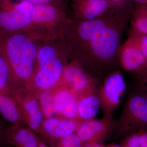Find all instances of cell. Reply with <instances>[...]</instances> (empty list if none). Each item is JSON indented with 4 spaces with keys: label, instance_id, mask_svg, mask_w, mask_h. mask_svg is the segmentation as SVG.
Segmentation results:
<instances>
[{
    "label": "cell",
    "instance_id": "cell-1",
    "mask_svg": "<svg viewBox=\"0 0 147 147\" xmlns=\"http://www.w3.org/2000/svg\"><path fill=\"white\" fill-rule=\"evenodd\" d=\"M38 48L24 32L0 35V48L8 64L13 87L28 88L36 69Z\"/></svg>",
    "mask_w": 147,
    "mask_h": 147
},
{
    "label": "cell",
    "instance_id": "cell-2",
    "mask_svg": "<svg viewBox=\"0 0 147 147\" xmlns=\"http://www.w3.org/2000/svg\"><path fill=\"white\" fill-rule=\"evenodd\" d=\"M66 65L54 43L47 42L40 46L36 69L27 90L37 96L41 92L54 89L60 82Z\"/></svg>",
    "mask_w": 147,
    "mask_h": 147
},
{
    "label": "cell",
    "instance_id": "cell-3",
    "mask_svg": "<svg viewBox=\"0 0 147 147\" xmlns=\"http://www.w3.org/2000/svg\"><path fill=\"white\" fill-rule=\"evenodd\" d=\"M33 6L25 0H0V35L31 28Z\"/></svg>",
    "mask_w": 147,
    "mask_h": 147
},
{
    "label": "cell",
    "instance_id": "cell-4",
    "mask_svg": "<svg viewBox=\"0 0 147 147\" xmlns=\"http://www.w3.org/2000/svg\"><path fill=\"white\" fill-rule=\"evenodd\" d=\"M129 96L117 125L119 134L147 129V94L140 89Z\"/></svg>",
    "mask_w": 147,
    "mask_h": 147
},
{
    "label": "cell",
    "instance_id": "cell-5",
    "mask_svg": "<svg viewBox=\"0 0 147 147\" xmlns=\"http://www.w3.org/2000/svg\"><path fill=\"white\" fill-rule=\"evenodd\" d=\"M126 89L124 78L120 71H114L106 77L97 91L103 116L113 118V113L120 104Z\"/></svg>",
    "mask_w": 147,
    "mask_h": 147
},
{
    "label": "cell",
    "instance_id": "cell-6",
    "mask_svg": "<svg viewBox=\"0 0 147 147\" xmlns=\"http://www.w3.org/2000/svg\"><path fill=\"white\" fill-rule=\"evenodd\" d=\"M11 94L18 102L27 126L39 135L44 118L37 97L30 91L14 87Z\"/></svg>",
    "mask_w": 147,
    "mask_h": 147
},
{
    "label": "cell",
    "instance_id": "cell-7",
    "mask_svg": "<svg viewBox=\"0 0 147 147\" xmlns=\"http://www.w3.org/2000/svg\"><path fill=\"white\" fill-rule=\"evenodd\" d=\"M82 121L77 119L66 118L61 116L45 119L39 136L50 147H55L61 139L76 133Z\"/></svg>",
    "mask_w": 147,
    "mask_h": 147
},
{
    "label": "cell",
    "instance_id": "cell-8",
    "mask_svg": "<svg viewBox=\"0 0 147 147\" xmlns=\"http://www.w3.org/2000/svg\"><path fill=\"white\" fill-rule=\"evenodd\" d=\"M59 86L68 88L75 93L78 98L96 89L94 80L76 62L66 65Z\"/></svg>",
    "mask_w": 147,
    "mask_h": 147
},
{
    "label": "cell",
    "instance_id": "cell-9",
    "mask_svg": "<svg viewBox=\"0 0 147 147\" xmlns=\"http://www.w3.org/2000/svg\"><path fill=\"white\" fill-rule=\"evenodd\" d=\"M119 44V35L118 30L109 25L87 45L96 57L108 60L115 56Z\"/></svg>",
    "mask_w": 147,
    "mask_h": 147
},
{
    "label": "cell",
    "instance_id": "cell-10",
    "mask_svg": "<svg viewBox=\"0 0 147 147\" xmlns=\"http://www.w3.org/2000/svg\"><path fill=\"white\" fill-rule=\"evenodd\" d=\"M120 62L121 66L125 70L138 74L140 76L147 70V59L139 49L132 34L122 46Z\"/></svg>",
    "mask_w": 147,
    "mask_h": 147
},
{
    "label": "cell",
    "instance_id": "cell-11",
    "mask_svg": "<svg viewBox=\"0 0 147 147\" xmlns=\"http://www.w3.org/2000/svg\"><path fill=\"white\" fill-rule=\"evenodd\" d=\"M113 118L104 117L100 119L82 121L79 124L76 134L84 144L87 142H102L113 131L115 125Z\"/></svg>",
    "mask_w": 147,
    "mask_h": 147
},
{
    "label": "cell",
    "instance_id": "cell-12",
    "mask_svg": "<svg viewBox=\"0 0 147 147\" xmlns=\"http://www.w3.org/2000/svg\"><path fill=\"white\" fill-rule=\"evenodd\" d=\"M65 4L34 5L32 13V27L52 28L65 18Z\"/></svg>",
    "mask_w": 147,
    "mask_h": 147
},
{
    "label": "cell",
    "instance_id": "cell-13",
    "mask_svg": "<svg viewBox=\"0 0 147 147\" xmlns=\"http://www.w3.org/2000/svg\"><path fill=\"white\" fill-rule=\"evenodd\" d=\"M52 92L54 105L59 115L66 118L77 119V95L63 86H58Z\"/></svg>",
    "mask_w": 147,
    "mask_h": 147
},
{
    "label": "cell",
    "instance_id": "cell-14",
    "mask_svg": "<svg viewBox=\"0 0 147 147\" xmlns=\"http://www.w3.org/2000/svg\"><path fill=\"white\" fill-rule=\"evenodd\" d=\"M7 146L15 147H38L39 136L27 126L9 124L5 133Z\"/></svg>",
    "mask_w": 147,
    "mask_h": 147
},
{
    "label": "cell",
    "instance_id": "cell-15",
    "mask_svg": "<svg viewBox=\"0 0 147 147\" xmlns=\"http://www.w3.org/2000/svg\"><path fill=\"white\" fill-rule=\"evenodd\" d=\"M111 7L108 0H82L74 3L73 7L76 18L88 20L100 18Z\"/></svg>",
    "mask_w": 147,
    "mask_h": 147
},
{
    "label": "cell",
    "instance_id": "cell-16",
    "mask_svg": "<svg viewBox=\"0 0 147 147\" xmlns=\"http://www.w3.org/2000/svg\"><path fill=\"white\" fill-rule=\"evenodd\" d=\"M100 108V100L96 89L78 97L77 118L81 121L94 119Z\"/></svg>",
    "mask_w": 147,
    "mask_h": 147
},
{
    "label": "cell",
    "instance_id": "cell-17",
    "mask_svg": "<svg viewBox=\"0 0 147 147\" xmlns=\"http://www.w3.org/2000/svg\"><path fill=\"white\" fill-rule=\"evenodd\" d=\"M0 115L10 124L27 126L18 102L11 94H0Z\"/></svg>",
    "mask_w": 147,
    "mask_h": 147
},
{
    "label": "cell",
    "instance_id": "cell-18",
    "mask_svg": "<svg viewBox=\"0 0 147 147\" xmlns=\"http://www.w3.org/2000/svg\"><path fill=\"white\" fill-rule=\"evenodd\" d=\"M80 21L81 22L76 28V35L79 39L86 44L109 26L101 17L92 20Z\"/></svg>",
    "mask_w": 147,
    "mask_h": 147
},
{
    "label": "cell",
    "instance_id": "cell-19",
    "mask_svg": "<svg viewBox=\"0 0 147 147\" xmlns=\"http://www.w3.org/2000/svg\"><path fill=\"white\" fill-rule=\"evenodd\" d=\"M131 32L147 35V4H139L134 9L131 19Z\"/></svg>",
    "mask_w": 147,
    "mask_h": 147
},
{
    "label": "cell",
    "instance_id": "cell-20",
    "mask_svg": "<svg viewBox=\"0 0 147 147\" xmlns=\"http://www.w3.org/2000/svg\"><path fill=\"white\" fill-rule=\"evenodd\" d=\"M12 86L9 66L0 48V94H11Z\"/></svg>",
    "mask_w": 147,
    "mask_h": 147
},
{
    "label": "cell",
    "instance_id": "cell-21",
    "mask_svg": "<svg viewBox=\"0 0 147 147\" xmlns=\"http://www.w3.org/2000/svg\"><path fill=\"white\" fill-rule=\"evenodd\" d=\"M37 97L44 119L59 116L54 105L52 90L41 92Z\"/></svg>",
    "mask_w": 147,
    "mask_h": 147
},
{
    "label": "cell",
    "instance_id": "cell-22",
    "mask_svg": "<svg viewBox=\"0 0 147 147\" xmlns=\"http://www.w3.org/2000/svg\"><path fill=\"white\" fill-rule=\"evenodd\" d=\"M84 143L74 133L59 140L55 147H82Z\"/></svg>",
    "mask_w": 147,
    "mask_h": 147
},
{
    "label": "cell",
    "instance_id": "cell-23",
    "mask_svg": "<svg viewBox=\"0 0 147 147\" xmlns=\"http://www.w3.org/2000/svg\"><path fill=\"white\" fill-rule=\"evenodd\" d=\"M122 147H140L139 132L129 134L122 142Z\"/></svg>",
    "mask_w": 147,
    "mask_h": 147
},
{
    "label": "cell",
    "instance_id": "cell-24",
    "mask_svg": "<svg viewBox=\"0 0 147 147\" xmlns=\"http://www.w3.org/2000/svg\"><path fill=\"white\" fill-rule=\"evenodd\" d=\"M134 37L139 49L147 59V35L131 33Z\"/></svg>",
    "mask_w": 147,
    "mask_h": 147
},
{
    "label": "cell",
    "instance_id": "cell-25",
    "mask_svg": "<svg viewBox=\"0 0 147 147\" xmlns=\"http://www.w3.org/2000/svg\"><path fill=\"white\" fill-rule=\"evenodd\" d=\"M7 126L0 117V147H7L5 139V131Z\"/></svg>",
    "mask_w": 147,
    "mask_h": 147
},
{
    "label": "cell",
    "instance_id": "cell-26",
    "mask_svg": "<svg viewBox=\"0 0 147 147\" xmlns=\"http://www.w3.org/2000/svg\"><path fill=\"white\" fill-rule=\"evenodd\" d=\"M33 5L45 4H65V0H25Z\"/></svg>",
    "mask_w": 147,
    "mask_h": 147
},
{
    "label": "cell",
    "instance_id": "cell-27",
    "mask_svg": "<svg viewBox=\"0 0 147 147\" xmlns=\"http://www.w3.org/2000/svg\"><path fill=\"white\" fill-rule=\"evenodd\" d=\"M139 88L147 94V70L144 74L140 76Z\"/></svg>",
    "mask_w": 147,
    "mask_h": 147
},
{
    "label": "cell",
    "instance_id": "cell-28",
    "mask_svg": "<svg viewBox=\"0 0 147 147\" xmlns=\"http://www.w3.org/2000/svg\"><path fill=\"white\" fill-rule=\"evenodd\" d=\"M140 140V147H147V131L146 129L138 131Z\"/></svg>",
    "mask_w": 147,
    "mask_h": 147
},
{
    "label": "cell",
    "instance_id": "cell-29",
    "mask_svg": "<svg viewBox=\"0 0 147 147\" xmlns=\"http://www.w3.org/2000/svg\"><path fill=\"white\" fill-rule=\"evenodd\" d=\"M102 142H91L84 143L82 147H104Z\"/></svg>",
    "mask_w": 147,
    "mask_h": 147
},
{
    "label": "cell",
    "instance_id": "cell-30",
    "mask_svg": "<svg viewBox=\"0 0 147 147\" xmlns=\"http://www.w3.org/2000/svg\"><path fill=\"white\" fill-rule=\"evenodd\" d=\"M110 2L112 6H118L121 5V4L123 2L124 0H108Z\"/></svg>",
    "mask_w": 147,
    "mask_h": 147
},
{
    "label": "cell",
    "instance_id": "cell-31",
    "mask_svg": "<svg viewBox=\"0 0 147 147\" xmlns=\"http://www.w3.org/2000/svg\"><path fill=\"white\" fill-rule=\"evenodd\" d=\"M38 147H50L49 146L45 144L44 141L39 137V144H38Z\"/></svg>",
    "mask_w": 147,
    "mask_h": 147
},
{
    "label": "cell",
    "instance_id": "cell-32",
    "mask_svg": "<svg viewBox=\"0 0 147 147\" xmlns=\"http://www.w3.org/2000/svg\"><path fill=\"white\" fill-rule=\"evenodd\" d=\"M139 4H145L147 3V0H134Z\"/></svg>",
    "mask_w": 147,
    "mask_h": 147
},
{
    "label": "cell",
    "instance_id": "cell-33",
    "mask_svg": "<svg viewBox=\"0 0 147 147\" xmlns=\"http://www.w3.org/2000/svg\"><path fill=\"white\" fill-rule=\"evenodd\" d=\"M104 147H122L121 146L116 144H111L108 145L107 146H105Z\"/></svg>",
    "mask_w": 147,
    "mask_h": 147
},
{
    "label": "cell",
    "instance_id": "cell-34",
    "mask_svg": "<svg viewBox=\"0 0 147 147\" xmlns=\"http://www.w3.org/2000/svg\"><path fill=\"white\" fill-rule=\"evenodd\" d=\"M72 1H73L74 3H75L79 2V1H82V0H72Z\"/></svg>",
    "mask_w": 147,
    "mask_h": 147
},
{
    "label": "cell",
    "instance_id": "cell-35",
    "mask_svg": "<svg viewBox=\"0 0 147 147\" xmlns=\"http://www.w3.org/2000/svg\"><path fill=\"white\" fill-rule=\"evenodd\" d=\"M146 4H147V3H146Z\"/></svg>",
    "mask_w": 147,
    "mask_h": 147
}]
</instances>
